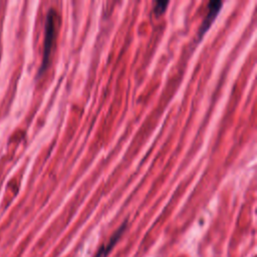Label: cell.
<instances>
[{
  "label": "cell",
  "mask_w": 257,
  "mask_h": 257,
  "mask_svg": "<svg viewBox=\"0 0 257 257\" xmlns=\"http://www.w3.org/2000/svg\"><path fill=\"white\" fill-rule=\"evenodd\" d=\"M56 19L57 14L54 9H49L45 19V28H44V43H43V56L38 71V75L42 74L44 70L48 67L50 61V55L52 51V46L56 36Z\"/></svg>",
  "instance_id": "obj_1"
},
{
  "label": "cell",
  "mask_w": 257,
  "mask_h": 257,
  "mask_svg": "<svg viewBox=\"0 0 257 257\" xmlns=\"http://www.w3.org/2000/svg\"><path fill=\"white\" fill-rule=\"evenodd\" d=\"M223 2L222 1H218V0H213L208 4V11L206 13L205 18L202 21V24L200 26V29L198 31V35L199 37H202L205 32L209 29V27L211 26L212 22L215 20L217 14L219 13L221 7H222Z\"/></svg>",
  "instance_id": "obj_2"
},
{
  "label": "cell",
  "mask_w": 257,
  "mask_h": 257,
  "mask_svg": "<svg viewBox=\"0 0 257 257\" xmlns=\"http://www.w3.org/2000/svg\"><path fill=\"white\" fill-rule=\"evenodd\" d=\"M168 4H169L168 1H158V2L156 3V6L154 7L155 13H156V14H161V13H163V12L166 10Z\"/></svg>",
  "instance_id": "obj_3"
}]
</instances>
